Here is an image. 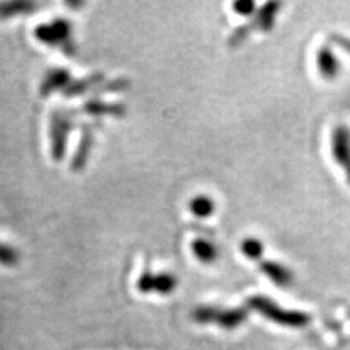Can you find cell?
<instances>
[{
	"label": "cell",
	"instance_id": "1",
	"mask_svg": "<svg viewBox=\"0 0 350 350\" xmlns=\"http://www.w3.org/2000/svg\"><path fill=\"white\" fill-rule=\"evenodd\" d=\"M250 305L256 308L260 314H262L266 319L275 321L278 324L292 327V328H302L306 324L311 321L308 314L304 312H297V311H286L283 308H279V306L262 297H254L250 299Z\"/></svg>",
	"mask_w": 350,
	"mask_h": 350
},
{
	"label": "cell",
	"instance_id": "19",
	"mask_svg": "<svg viewBox=\"0 0 350 350\" xmlns=\"http://www.w3.org/2000/svg\"><path fill=\"white\" fill-rule=\"evenodd\" d=\"M256 5L253 2H238L234 5L235 12L239 15H251L254 12Z\"/></svg>",
	"mask_w": 350,
	"mask_h": 350
},
{
	"label": "cell",
	"instance_id": "8",
	"mask_svg": "<svg viewBox=\"0 0 350 350\" xmlns=\"http://www.w3.org/2000/svg\"><path fill=\"white\" fill-rule=\"evenodd\" d=\"M103 78L104 76L101 73H94L86 76L83 79L79 81H73L70 82L64 90V96L68 98H73V96H79L83 95L88 91H94V88H96L100 83H103Z\"/></svg>",
	"mask_w": 350,
	"mask_h": 350
},
{
	"label": "cell",
	"instance_id": "4",
	"mask_svg": "<svg viewBox=\"0 0 350 350\" xmlns=\"http://www.w3.org/2000/svg\"><path fill=\"white\" fill-rule=\"evenodd\" d=\"M193 319L199 323H217L224 328H235L244 323L247 312L243 308L221 311L213 308V306H202V308L194 311Z\"/></svg>",
	"mask_w": 350,
	"mask_h": 350
},
{
	"label": "cell",
	"instance_id": "6",
	"mask_svg": "<svg viewBox=\"0 0 350 350\" xmlns=\"http://www.w3.org/2000/svg\"><path fill=\"white\" fill-rule=\"evenodd\" d=\"M333 155L342 165L350 181V133L345 127H337L333 135Z\"/></svg>",
	"mask_w": 350,
	"mask_h": 350
},
{
	"label": "cell",
	"instance_id": "2",
	"mask_svg": "<svg viewBox=\"0 0 350 350\" xmlns=\"http://www.w3.org/2000/svg\"><path fill=\"white\" fill-rule=\"evenodd\" d=\"M34 34L37 40L49 46H60L66 53L70 54L73 44L70 40L72 27L66 19H54L50 24H41L36 28Z\"/></svg>",
	"mask_w": 350,
	"mask_h": 350
},
{
	"label": "cell",
	"instance_id": "12",
	"mask_svg": "<svg viewBox=\"0 0 350 350\" xmlns=\"http://www.w3.org/2000/svg\"><path fill=\"white\" fill-rule=\"evenodd\" d=\"M38 8L34 2H6L0 5V18H12L34 12Z\"/></svg>",
	"mask_w": 350,
	"mask_h": 350
},
{
	"label": "cell",
	"instance_id": "7",
	"mask_svg": "<svg viewBox=\"0 0 350 350\" xmlns=\"http://www.w3.org/2000/svg\"><path fill=\"white\" fill-rule=\"evenodd\" d=\"M72 82L70 73L66 69H51L44 76L42 83L40 86V92L42 96H49L57 90H66V86Z\"/></svg>",
	"mask_w": 350,
	"mask_h": 350
},
{
	"label": "cell",
	"instance_id": "18",
	"mask_svg": "<svg viewBox=\"0 0 350 350\" xmlns=\"http://www.w3.org/2000/svg\"><path fill=\"white\" fill-rule=\"evenodd\" d=\"M18 260H19V256L16 253V250L10 248L5 244H0V265L14 266L16 265Z\"/></svg>",
	"mask_w": 350,
	"mask_h": 350
},
{
	"label": "cell",
	"instance_id": "15",
	"mask_svg": "<svg viewBox=\"0 0 350 350\" xmlns=\"http://www.w3.org/2000/svg\"><path fill=\"white\" fill-rule=\"evenodd\" d=\"M190 211L197 217H209L215 212V203L207 196H196L190 202Z\"/></svg>",
	"mask_w": 350,
	"mask_h": 350
},
{
	"label": "cell",
	"instance_id": "3",
	"mask_svg": "<svg viewBox=\"0 0 350 350\" xmlns=\"http://www.w3.org/2000/svg\"><path fill=\"white\" fill-rule=\"evenodd\" d=\"M73 126L70 111L56 109L51 116V155L54 161H62L66 153V142Z\"/></svg>",
	"mask_w": 350,
	"mask_h": 350
},
{
	"label": "cell",
	"instance_id": "5",
	"mask_svg": "<svg viewBox=\"0 0 350 350\" xmlns=\"http://www.w3.org/2000/svg\"><path fill=\"white\" fill-rule=\"evenodd\" d=\"M177 286V279L170 273H159V275H152L149 271H145L137 280V289L142 293H149L155 291L158 293H171L174 288Z\"/></svg>",
	"mask_w": 350,
	"mask_h": 350
},
{
	"label": "cell",
	"instance_id": "16",
	"mask_svg": "<svg viewBox=\"0 0 350 350\" xmlns=\"http://www.w3.org/2000/svg\"><path fill=\"white\" fill-rule=\"evenodd\" d=\"M241 250H243V253L248 258L257 260L262 254V244L256 238H248V239L243 241V244H241Z\"/></svg>",
	"mask_w": 350,
	"mask_h": 350
},
{
	"label": "cell",
	"instance_id": "14",
	"mask_svg": "<svg viewBox=\"0 0 350 350\" xmlns=\"http://www.w3.org/2000/svg\"><path fill=\"white\" fill-rule=\"evenodd\" d=\"M319 69L325 78H333L338 72V62L328 49H323L319 53Z\"/></svg>",
	"mask_w": 350,
	"mask_h": 350
},
{
	"label": "cell",
	"instance_id": "9",
	"mask_svg": "<svg viewBox=\"0 0 350 350\" xmlns=\"http://www.w3.org/2000/svg\"><path fill=\"white\" fill-rule=\"evenodd\" d=\"M260 269L267 278H270L276 284H280V286H286L292 282V273L284 266L278 265V262L265 261L260 265Z\"/></svg>",
	"mask_w": 350,
	"mask_h": 350
},
{
	"label": "cell",
	"instance_id": "10",
	"mask_svg": "<svg viewBox=\"0 0 350 350\" xmlns=\"http://www.w3.org/2000/svg\"><path fill=\"white\" fill-rule=\"evenodd\" d=\"M92 139L94 137L91 133V129H88V126H86V129L82 133L79 146H78V149H76V153H75L73 161H72V168L75 171H79L85 167L86 159H88V157H90V150L92 148Z\"/></svg>",
	"mask_w": 350,
	"mask_h": 350
},
{
	"label": "cell",
	"instance_id": "17",
	"mask_svg": "<svg viewBox=\"0 0 350 350\" xmlns=\"http://www.w3.org/2000/svg\"><path fill=\"white\" fill-rule=\"evenodd\" d=\"M278 6H279L278 3H270V5L265 6V9H262L258 14V19H257L258 27H261L262 29H269L271 27L273 16H275V14H276Z\"/></svg>",
	"mask_w": 350,
	"mask_h": 350
},
{
	"label": "cell",
	"instance_id": "11",
	"mask_svg": "<svg viewBox=\"0 0 350 350\" xmlns=\"http://www.w3.org/2000/svg\"><path fill=\"white\" fill-rule=\"evenodd\" d=\"M82 109L85 113L91 116H103V114H111V116H123L126 113V107L123 104H108L98 100L88 101Z\"/></svg>",
	"mask_w": 350,
	"mask_h": 350
},
{
	"label": "cell",
	"instance_id": "13",
	"mask_svg": "<svg viewBox=\"0 0 350 350\" xmlns=\"http://www.w3.org/2000/svg\"><path fill=\"white\" fill-rule=\"evenodd\" d=\"M191 250L194 256L203 262H213L217 258V248L206 239H194Z\"/></svg>",
	"mask_w": 350,
	"mask_h": 350
}]
</instances>
